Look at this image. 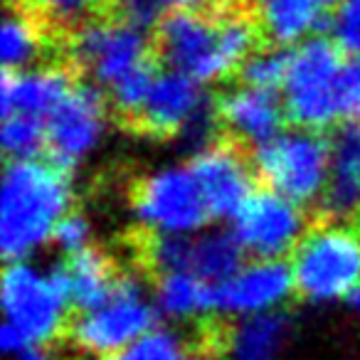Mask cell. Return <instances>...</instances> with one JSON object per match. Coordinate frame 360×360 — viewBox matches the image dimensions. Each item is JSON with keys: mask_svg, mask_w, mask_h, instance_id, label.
<instances>
[{"mask_svg": "<svg viewBox=\"0 0 360 360\" xmlns=\"http://www.w3.org/2000/svg\"><path fill=\"white\" fill-rule=\"evenodd\" d=\"M257 32V20L240 11H173L158 22L155 45L168 70L210 84L242 70Z\"/></svg>", "mask_w": 360, "mask_h": 360, "instance_id": "obj_1", "label": "cell"}, {"mask_svg": "<svg viewBox=\"0 0 360 360\" xmlns=\"http://www.w3.org/2000/svg\"><path fill=\"white\" fill-rule=\"evenodd\" d=\"M72 207L65 168L42 160H11L0 180V250L8 262L30 259L52 242Z\"/></svg>", "mask_w": 360, "mask_h": 360, "instance_id": "obj_2", "label": "cell"}, {"mask_svg": "<svg viewBox=\"0 0 360 360\" xmlns=\"http://www.w3.org/2000/svg\"><path fill=\"white\" fill-rule=\"evenodd\" d=\"M70 304L60 269L11 262L0 279V348L15 355L27 345H47L65 330Z\"/></svg>", "mask_w": 360, "mask_h": 360, "instance_id": "obj_3", "label": "cell"}, {"mask_svg": "<svg viewBox=\"0 0 360 360\" xmlns=\"http://www.w3.org/2000/svg\"><path fill=\"white\" fill-rule=\"evenodd\" d=\"M291 274L314 304L350 299L360 289V230L343 220L311 227L291 252Z\"/></svg>", "mask_w": 360, "mask_h": 360, "instance_id": "obj_4", "label": "cell"}, {"mask_svg": "<svg viewBox=\"0 0 360 360\" xmlns=\"http://www.w3.org/2000/svg\"><path fill=\"white\" fill-rule=\"evenodd\" d=\"M343 52L333 40L309 37L291 47L281 99L286 116L301 129L323 131L340 119L338 79Z\"/></svg>", "mask_w": 360, "mask_h": 360, "instance_id": "obj_5", "label": "cell"}, {"mask_svg": "<svg viewBox=\"0 0 360 360\" xmlns=\"http://www.w3.org/2000/svg\"><path fill=\"white\" fill-rule=\"evenodd\" d=\"M252 163L266 188L299 205H309L323 200L326 195L333 146L321 136V131L296 126L257 146Z\"/></svg>", "mask_w": 360, "mask_h": 360, "instance_id": "obj_6", "label": "cell"}, {"mask_svg": "<svg viewBox=\"0 0 360 360\" xmlns=\"http://www.w3.org/2000/svg\"><path fill=\"white\" fill-rule=\"evenodd\" d=\"M155 301L141 279L119 276L104 299L79 309L70 338L82 353L106 360L155 328Z\"/></svg>", "mask_w": 360, "mask_h": 360, "instance_id": "obj_7", "label": "cell"}, {"mask_svg": "<svg viewBox=\"0 0 360 360\" xmlns=\"http://www.w3.org/2000/svg\"><path fill=\"white\" fill-rule=\"evenodd\" d=\"M134 217L153 237H178L200 232L212 215L188 163L150 170L134 191Z\"/></svg>", "mask_w": 360, "mask_h": 360, "instance_id": "obj_8", "label": "cell"}, {"mask_svg": "<svg viewBox=\"0 0 360 360\" xmlns=\"http://www.w3.org/2000/svg\"><path fill=\"white\" fill-rule=\"evenodd\" d=\"M72 60L96 84L111 89L124 77L148 67L150 42L143 27L129 20H89L77 27L70 42Z\"/></svg>", "mask_w": 360, "mask_h": 360, "instance_id": "obj_9", "label": "cell"}, {"mask_svg": "<svg viewBox=\"0 0 360 360\" xmlns=\"http://www.w3.org/2000/svg\"><path fill=\"white\" fill-rule=\"evenodd\" d=\"M230 222L232 237L252 259H281L294 252L309 232L304 205L271 188L252 193Z\"/></svg>", "mask_w": 360, "mask_h": 360, "instance_id": "obj_10", "label": "cell"}, {"mask_svg": "<svg viewBox=\"0 0 360 360\" xmlns=\"http://www.w3.org/2000/svg\"><path fill=\"white\" fill-rule=\"evenodd\" d=\"M139 121L158 136H180L191 141L198 150L210 146L215 126L202 84L173 70L155 75Z\"/></svg>", "mask_w": 360, "mask_h": 360, "instance_id": "obj_11", "label": "cell"}, {"mask_svg": "<svg viewBox=\"0 0 360 360\" xmlns=\"http://www.w3.org/2000/svg\"><path fill=\"white\" fill-rule=\"evenodd\" d=\"M109 109L96 86H72L60 106L45 121L47 153L52 163L70 170L84 163L104 141Z\"/></svg>", "mask_w": 360, "mask_h": 360, "instance_id": "obj_12", "label": "cell"}, {"mask_svg": "<svg viewBox=\"0 0 360 360\" xmlns=\"http://www.w3.org/2000/svg\"><path fill=\"white\" fill-rule=\"evenodd\" d=\"M294 294L296 284L291 264H284L281 259L242 262L212 289L217 314L235 319L276 314Z\"/></svg>", "mask_w": 360, "mask_h": 360, "instance_id": "obj_13", "label": "cell"}, {"mask_svg": "<svg viewBox=\"0 0 360 360\" xmlns=\"http://www.w3.org/2000/svg\"><path fill=\"white\" fill-rule=\"evenodd\" d=\"M242 247L232 232H195L178 237H153L148 242V264L158 274L191 271L207 284H220L242 264Z\"/></svg>", "mask_w": 360, "mask_h": 360, "instance_id": "obj_14", "label": "cell"}, {"mask_svg": "<svg viewBox=\"0 0 360 360\" xmlns=\"http://www.w3.org/2000/svg\"><path fill=\"white\" fill-rule=\"evenodd\" d=\"M191 168L212 217H232L257 191L255 163L232 146H205L193 155Z\"/></svg>", "mask_w": 360, "mask_h": 360, "instance_id": "obj_15", "label": "cell"}, {"mask_svg": "<svg viewBox=\"0 0 360 360\" xmlns=\"http://www.w3.org/2000/svg\"><path fill=\"white\" fill-rule=\"evenodd\" d=\"M215 114L232 139L257 148L284 131L281 124L286 106L276 91L257 89L242 82L240 86H232L220 96Z\"/></svg>", "mask_w": 360, "mask_h": 360, "instance_id": "obj_16", "label": "cell"}, {"mask_svg": "<svg viewBox=\"0 0 360 360\" xmlns=\"http://www.w3.org/2000/svg\"><path fill=\"white\" fill-rule=\"evenodd\" d=\"M72 86L70 75L55 65H32L20 72H6L0 84V109L3 116L25 114L47 121Z\"/></svg>", "mask_w": 360, "mask_h": 360, "instance_id": "obj_17", "label": "cell"}, {"mask_svg": "<svg viewBox=\"0 0 360 360\" xmlns=\"http://www.w3.org/2000/svg\"><path fill=\"white\" fill-rule=\"evenodd\" d=\"M338 0H252L255 20L274 45H299L330 20Z\"/></svg>", "mask_w": 360, "mask_h": 360, "instance_id": "obj_18", "label": "cell"}, {"mask_svg": "<svg viewBox=\"0 0 360 360\" xmlns=\"http://www.w3.org/2000/svg\"><path fill=\"white\" fill-rule=\"evenodd\" d=\"M330 146L333 163L323 205L330 215L343 220L360 207V131H340Z\"/></svg>", "mask_w": 360, "mask_h": 360, "instance_id": "obj_19", "label": "cell"}, {"mask_svg": "<svg viewBox=\"0 0 360 360\" xmlns=\"http://www.w3.org/2000/svg\"><path fill=\"white\" fill-rule=\"evenodd\" d=\"M215 284L191 274V271H165L158 274L153 289V301L158 314L173 321H195L215 311L212 299Z\"/></svg>", "mask_w": 360, "mask_h": 360, "instance_id": "obj_20", "label": "cell"}, {"mask_svg": "<svg viewBox=\"0 0 360 360\" xmlns=\"http://www.w3.org/2000/svg\"><path fill=\"white\" fill-rule=\"evenodd\" d=\"M286 338L289 321L276 314L237 319L225 338V353L230 360H276Z\"/></svg>", "mask_w": 360, "mask_h": 360, "instance_id": "obj_21", "label": "cell"}, {"mask_svg": "<svg viewBox=\"0 0 360 360\" xmlns=\"http://www.w3.org/2000/svg\"><path fill=\"white\" fill-rule=\"evenodd\" d=\"M60 271L62 281L67 286V294H70V301L79 306V309H86V306L104 299L116 281L109 259L101 252L91 250V247L79 252V255H72L70 262Z\"/></svg>", "mask_w": 360, "mask_h": 360, "instance_id": "obj_22", "label": "cell"}, {"mask_svg": "<svg viewBox=\"0 0 360 360\" xmlns=\"http://www.w3.org/2000/svg\"><path fill=\"white\" fill-rule=\"evenodd\" d=\"M42 55V30L27 13L11 11L0 25V60L6 72L27 70Z\"/></svg>", "mask_w": 360, "mask_h": 360, "instance_id": "obj_23", "label": "cell"}, {"mask_svg": "<svg viewBox=\"0 0 360 360\" xmlns=\"http://www.w3.org/2000/svg\"><path fill=\"white\" fill-rule=\"evenodd\" d=\"M0 146L11 160H35L47 148L45 121L25 114L3 116Z\"/></svg>", "mask_w": 360, "mask_h": 360, "instance_id": "obj_24", "label": "cell"}, {"mask_svg": "<svg viewBox=\"0 0 360 360\" xmlns=\"http://www.w3.org/2000/svg\"><path fill=\"white\" fill-rule=\"evenodd\" d=\"M106 360H193V348L170 328H150L146 335Z\"/></svg>", "mask_w": 360, "mask_h": 360, "instance_id": "obj_25", "label": "cell"}, {"mask_svg": "<svg viewBox=\"0 0 360 360\" xmlns=\"http://www.w3.org/2000/svg\"><path fill=\"white\" fill-rule=\"evenodd\" d=\"M286 67H289V55H284L281 50H274V47H269V50L257 47L242 65V82L250 86H257V89L276 91L284 86Z\"/></svg>", "mask_w": 360, "mask_h": 360, "instance_id": "obj_26", "label": "cell"}, {"mask_svg": "<svg viewBox=\"0 0 360 360\" xmlns=\"http://www.w3.org/2000/svg\"><path fill=\"white\" fill-rule=\"evenodd\" d=\"M330 40L345 57L360 60V0H338L330 13Z\"/></svg>", "mask_w": 360, "mask_h": 360, "instance_id": "obj_27", "label": "cell"}, {"mask_svg": "<svg viewBox=\"0 0 360 360\" xmlns=\"http://www.w3.org/2000/svg\"><path fill=\"white\" fill-rule=\"evenodd\" d=\"M153 79H155V72L150 70V65H148V67H143V70L134 72V75L124 77L119 84L111 86L109 94H111V101L116 104V109L139 119L141 109H143L146 99H148L150 86H153Z\"/></svg>", "mask_w": 360, "mask_h": 360, "instance_id": "obj_28", "label": "cell"}, {"mask_svg": "<svg viewBox=\"0 0 360 360\" xmlns=\"http://www.w3.org/2000/svg\"><path fill=\"white\" fill-rule=\"evenodd\" d=\"M32 8L55 25H84L101 0H30Z\"/></svg>", "mask_w": 360, "mask_h": 360, "instance_id": "obj_29", "label": "cell"}, {"mask_svg": "<svg viewBox=\"0 0 360 360\" xmlns=\"http://www.w3.org/2000/svg\"><path fill=\"white\" fill-rule=\"evenodd\" d=\"M338 104H340V119H355V116H360V60H355V57H345L343 70H340Z\"/></svg>", "mask_w": 360, "mask_h": 360, "instance_id": "obj_30", "label": "cell"}, {"mask_svg": "<svg viewBox=\"0 0 360 360\" xmlns=\"http://www.w3.org/2000/svg\"><path fill=\"white\" fill-rule=\"evenodd\" d=\"M89 237H91L89 222L82 215H77V212H70V215L57 225L52 242H55L62 252H67V255L72 257V255H79V252L89 250Z\"/></svg>", "mask_w": 360, "mask_h": 360, "instance_id": "obj_31", "label": "cell"}, {"mask_svg": "<svg viewBox=\"0 0 360 360\" xmlns=\"http://www.w3.org/2000/svg\"><path fill=\"white\" fill-rule=\"evenodd\" d=\"M116 8H119L124 20L136 22L141 27L153 22L163 13L158 0H116Z\"/></svg>", "mask_w": 360, "mask_h": 360, "instance_id": "obj_32", "label": "cell"}, {"mask_svg": "<svg viewBox=\"0 0 360 360\" xmlns=\"http://www.w3.org/2000/svg\"><path fill=\"white\" fill-rule=\"evenodd\" d=\"M158 3L163 11L173 13V11H205L215 0H158Z\"/></svg>", "mask_w": 360, "mask_h": 360, "instance_id": "obj_33", "label": "cell"}, {"mask_svg": "<svg viewBox=\"0 0 360 360\" xmlns=\"http://www.w3.org/2000/svg\"><path fill=\"white\" fill-rule=\"evenodd\" d=\"M13 360H50V353L45 350V345H27L13 355Z\"/></svg>", "mask_w": 360, "mask_h": 360, "instance_id": "obj_34", "label": "cell"}, {"mask_svg": "<svg viewBox=\"0 0 360 360\" xmlns=\"http://www.w3.org/2000/svg\"><path fill=\"white\" fill-rule=\"evenodd\" d=\"M350 301H353V306H355V309H358V311H360V289H358V291H355V294H353V296H350Z\"/></svg>", "mask_w": 360, "mask_h": 360, "instance_id": "obj_35", "label": "cell"}]
</instances>
